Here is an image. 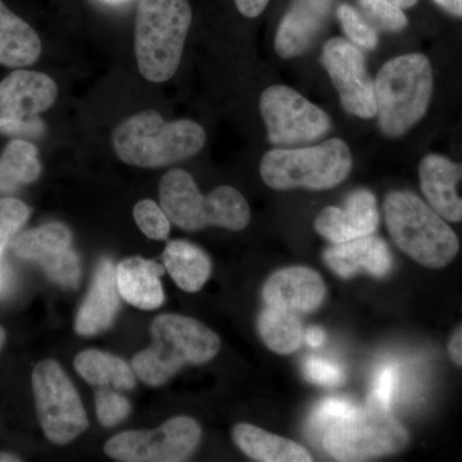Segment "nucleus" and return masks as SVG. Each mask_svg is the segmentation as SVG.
Returning a JSON list of instances; mask_svg holds the SVG:
<instances>
[{
    "label": "nucleus",
    "instance_id": "a19ab883",
    "mask_svg": "<svg viewBox=\"0 0 462 462\" xmlns=\"http://www.w3.org/2000/svg\"><path fill=\"white\" fill-rule=\"evenodd\" d=\"M305 340L310 346L318 348V346L324 345L327 336H325V331L321 328H310L305 333Z\"/></svg>",
    "mask_w": 462,
    "mask_h": 462
},
{
    "label": "nucleus",
    "instance_id": "c756f323",
    "mask_svg": "<svg viewBox=\"0 0 462 462\" xmlns=\"http://www.w3.org/2000/svg\"><path fill=\"white\" fill-rule=\"evenodd\" d=\"M135 223L139 229L149 239L165 240L170 234V223L162 207L151 199L139 200L133 211Z\"/></svg>",
    "mask_w": 462,
    "mask_h": 462
},
{
    "label": "nucleus",
    "instance_id": "6e6552de",
    "mask_svg": "<svg viewBox=\"0 0 462 462\" xmlns=\"http://www.w3.org/2000/svg\"><path fill=\"white\" fill-rule=\"evenodd\" d=\"M409 442V431L391 411L369 406L331 425L322 436L325 451L336 460L346 462L400 454Z\"/></svg>",
    "mask_w": 462,
    "mask_h": 462
},
{
    "label": "nucleus",
    "instance_id": "37998d69",
    "mask_svg": "<svg viewBox=\"0 0 462 462\" xmlns=\"http://www.w3.org/2000/svg\"><path fill=\"white\" fill-rule=\"evenodd\" d=\"M21 461L20 457L14 455L5 454V452H0V462H18Z\"/></svg>",
    "mask_w": 462,
    "mask_h": 462
},
{
    "label": "nucleus",
    "instance_id": "4468645a",
    "mask_svg": "<svg viewBox=\"0 0 462 462\" xmlns=\"http://www.w3.org/2000/svg\"><path fill=\"white\" fill-rule=\"evenodd\" d=\"M378 203L372 191L356 189L346 197L345 206L325 207L315 220L319 236L331 245L373 236L379 226Z\"/></svg>",
    "mask_w": 462,
    "mask_h": 462
},
{
    "label": "nucleus",
    "instance_id": "79ce46f5",
    "mask_svg": "<svg viewBox=\"0 0 462 462\" xmlns=\"http://www.w3.org/2000/svg\"><path fill=\"white\" fill-rule=\"evenodd\" d=\"M388 2L394 3V5L402 9H409L412 8L413 5H416V3H418L419 0H388Z\"/></svg>",
    "mask_w": 462,
    "mask_h": 462
},
{
    "label": "nucleus",
    "instance_id": "5701e85b",
    "mask_svg": "<svg viewBox=\"0 0 462 462\" xmlns=\"http://www.w3.org/2000/svg\"><path fill=\"white\" fill-rule=\"evenodd\" d=\"M163 263L176 284L188 293L200 291L212 272V263L206 252L185 240H175L167 245Z\"/></svg>",
    "mask_w": 462,
    "mask_h": 462
},
{
    "label": "nucleus",
    "instance_id": "bb28decb",
    "mask_svg": "<svg viewBox=\"0 0 462 462\" xmlns=\"http://www.w3.org/2000/svg\"><path fill=\"white\" fill-rule=\"evenodd\" d=\"M72 234L66 225L50 223L25 233L14 243V251L23 260L42 264L69 248Z\"/></svg>",
    "mask_w": 462,
    "mask_h": 462
},
{
    "label": "nucleus",
    "instance_id": "f257e3e1",
    "mask_svg": "<svg viewBox=\"0 0 462 462\" xmlns=\"http://www.w3.org/2000/svg\"><path fill=\"white\" fill-rule=\"evenodd\" d=\"M206 132L191 120L166 121L154 109L126 118L112 134L115 153L127 165L157 169L189 160L205 147Z\"/></svg>",
    "mask_w": 462,
    "mask_h": 462
},
{
    "label": "nucleus",
    "instance_id": "2f4dec72",
    "mask_svg": "<svg viewBox=\"0 0 462 462\" xmlns=\"http://www.w3.org/2000/svg\"><path fill=\"white\" fill-rule=\"evenodd\" d=\"M41 266L50 275L51 281L58 282L62 287H78L81 273L80 260L71 248L66 249L62 254L51 258Z\"/></svg>",
    "mask_w": 462,
    "mask_h": 462
},
{
    "label": "nucleus",
    "instance_id": "9d476101",
    "mask_svg": "<svg viewBox=\"0 0 462 462\" xmlns=\"http://www.w3.org/2000/svg\"><path fill=\"white\" fill-rule=\"evenodd\" d=\"M32 389L39 421L51 442L66 445L89 427L78 392L56 361L45 360L36 365Z\"/></svg>",
    "mask_w": 462,
    "mask_h": 462
},
{
    "label": "nucleus",
    "instance_id": "412c9836",
    "mask_svg": "<svg viewBox=\"0 0 462 462\" xmlns=\"http://www.w3.org/2000/svg\"><path fill=\"white\" fill-rule=\"evenodd\" d=\"M41 54L38 32L0 0V65L21 69L33 65Z\"/></svg>",
    "mask_w": 462,
    "mask_h": 462
},
{
    "label": "nucleus",
    "instance_id": "a18cd8bd",
    "mask_svg": "<svg viewBox=\"0 0 462 462\" xmlns=\"http://www.w3.org/2000/svg\"><path fill=\"white\" fill-rule=\"evenodd\" d=\"M5 331L3 329L2 327H0V346H3V343H5Z\"/></svg>",
    "mask_w": 462,
    "mask_h": 462
},
{
    "label": "nucleus",
    "instance_id": "473e14b6",
    "mask_svg": "<svg viewBox=\"0 0 462 462\" xmlns=\"http://www.w3.org/2000/svg\"><path fill=\"white\" fill-rule=\"evenodd\" d=\"M360 411L355 403L346 398H327L318 404L311 418V428L319 433L325 430L331 425L336 424L343 419L349 418L355 415L356 412Z\"/></svg>",
    "mask_w": 462,
    "mask_h": 462
},
{
    "label": "nucleus",
    "instance_id": "393cba45",
    "mask_svg": "<svg viewBox=\"0 0 462 462\" xmlns=\"http://www.w3.org/2000/svg\"><path fill=\"white\" fill-rule=\"evenodd\" d=\"M258 333L267 348L278 355H291L305 340L300 315L266 306L258 316Z\"/></svg>",
    "mask_w": 462,
    "mask_h": 462
},
{
    "label": "nucleus",
    "instance_id": "c85d7f7f",
    "mask_svg": "<svg viewBox=\"0 0 462 462\" xmlns=\"http://www.w3.org/2000/svg\"><path fill=\"white\" fill-rule=\"evenodd\" d=\"M364 16L375 29L401 32L409 25L403 9L388 0H357Z\"/></svg>",
    "mask_w": 462,
    "mask_h": 462
},
{
    "label": "nucleus",
    "instance_id": "cd10ccee",
    "mask_svg": "<svg viewBox=\"0 0 462 462\" xmlns=\"http://www.w3.org/2000/svg\"><path fill=\"white\" fill-rule=\"evenodd\" d=\"M337 16L343 32L352 44L366 51H375L378 48V32L357 9L349 5H340Z\"/></svg>",
    "mask_w": 462,
    "mask_h": 462
},
{
    "label": "nucleus",
    "instance_id": "a211bd4d",
    "mask_svg": "<svg viewBox=\"0 0 462 462\" xmlns=\"http://www.w3.org/2000/svg\"><path fill=\"white\" fill-rule=\"evenodd\" d=\"M322 258L331 272L342 279L354 278L358 273L384 278L392 270L387 242L373 236L333 245L325 249Z\"/></svg>",
    "mask_w": 462,
    "mask_h": 462
},
{
    "label": "nucleus",
    "instance_id": "9b49d317",
    "mask_svg": "<svg viewBox=\"0 0 462 462\" xmlns=\"http://www.w3.org/2000/svg\"><path fill=\"white\" fill-rule=\"evenodd\" d=\"M56 81L42 72L17 69L0 81V134L38 138L44 132L39 115L54 105Z\"/></svg>",
    "mask_w": 462,
    "mask_h": 462
},
{
    "label": "nucleus",
    "instance_id": "1a4fd4ad",
    "mask_svg": "<svg viewBox=\"0 0 462 462\" xmlns=\"http://www.w3.org/2000/svg\"><path fill=\"white\" fill-rule=\"evenodd\" d=\"M260 112L267 139L287 148L320 141L331 132V118L324 109L285 85H272L260 97Z\"/></svg>",
    "mask_w": 462,
    "mask_h": 462
},
{
    "label": "nucleus",
    "instance_id": "f704fd0d",
    "mask_svg": "<svg viewBox=\"0 0 462 462\" xmlns=\"http://www.w3.org/2000/svg\"><path fill=\"white\" fill-rule=\"evenodd\" d=\"M397 382L396 367L392 365L383 367L374 382L372 392L367 398V406L382 411H391L392 398H393Z\"/></svg>",
    "mask_w": 462,
    "mask_h": 462
},
{
    "label": "nucleus",
    "instance_id": "6ab92c4d",
    "mask_svg": "<svg viewBox=\"0 0 462 462\" xmlns=\"http://www.w3.org/2000/svg\"><path fill=\"white\" fill-rule=\"evenodd\" d=\"M120 291L116 269L109 260H103L97 270L93 287L76 316L75 329L81 336H94L107 329L120 306Z\"/></svg>",
    "mask_w": 462,
    "mask_h": 462
},
{
    "label": "nucleus",
    "instance_id": "f3484780",
    "mask_svg": "<svg viewBox=\"0 0 462 462\" xmlns=\"http://www.w3.org/2000/svg\"><path fill=\"white\" fill-rule=\"evenodd\" d=\"M419 180L428 203L451 223H462V162L442 154L431 153L422 158Z\"/></svg>",
    "mask_w": 462,
    "mask_h": 462
},
{
    "label": "nucleus",
    "instance_id": "39448f33",
    "mask_svg": "<svg viewBox=\"0 0 462 462\" xmlns=\"http://www.w3.org/2000/svg\"><path fill=\"white\" fill-rule=\"evenodd\" d=\"M193 12L188 0H139L135 56L151 83H165L178 72Z\"/></svg>",
    "mask_w": 462,
    "mask_h": 462
},
{
    "label": "nucleus",
    "instance_id": "a878e982",
    "mask_svg": "<svg viewBox=\"0 0 462 462\" xmlns=\"http://www.w3.org/2000/svg\"><path fill=\"white\" fill-rule=\"evenodd\" d=\"M38 149L23 139L9 142L0 156V193H11L21 184H30L41 176Z\"/></svg>",
    "mask_w": 462,
    "mask_h": 462
},
{
    "label": "nucleus",
    "instance_id": "7c9ffc66",
    "mask_svg": "<svg viewBox=\"0 0 462 462\" xmlns=\"http://www.w3.org/2000/svg\"><path fill=\"white\" fill-rule=\"evenodd\" d=\"M32 209L14 199H0V257L11 239L25 225Z\"/></svg>",
    "mask_w": 462,
    "mask_h": 462
},
{
    "label": "nucleus",
    "instance_id": "4c0bfd02",
    "mask_svg": "<svg viewBox=\"0 0 462 462\" xmlns=\"http://www.w3.org/2000/svg\"><path fill=\"white\" fill-rule=\"evenodd\" d=\"M448 354L452 363L462 367V327L455 331L448 342Z\"/></svg>",
    "mask_w": 462,
    "mask_h": 462
},
{
    "label": "nucleus",
    "instance_id": "423d86ee",
    "mask_svg": "<svg viewBox=\"0 0 462 462\" xmlns=\"http://www.w3.org/2000/svg\"><path fill=\"white\" fill-rule=\"evenodd\" d=\"M161 207L171 223L187 231L218 226L240 231L251 221L247 199L233 187H218L203 196L189 172L170 170L160 184Z\"/></svg>",
    "mask_w": 462,
    "mask_h": 462
},
{
    "label": "nucleus",
    "instance_id": "2eb2a0df",
    "mask_svg": "<svg viewBox=\"0 0 462 462\" xmlns=\"http://www.w3.org/2000/svg\"><path fill=\"white\" fill-rule=\"evenodd\" d=\"M263 297L266 306L298 315L310 314L324 302L327 285L320 273L310 267H285L270 275L264 282Z\"/></svg>",
    "mask_w": 462,
    "mask_h": 462
},
{
    "label": "nucleus",
    "instance_id": "72a5a7b5",
    "mask_svg": "<svg viewBox=\"0 0 462 462\" xmlns=\"http://www.w3.org/2000/svg\"><path fill=\"white\" fill-rule=\"evenodd\" d=\"M96 409L98 420L105 427H114L132 411L129 401L109 388H103L97 393Z\"/></svg>",
    "mask_w": 462,
    "mask_h": 462
},
{
    "label": "nucleus",
    "instance_id": "c9c22d12",
    "mask_svg": "<svg viewBox=\"0 0 462 462\" xmlns=\"http://www.w3.org/2000/svg\"><path fill=\"white\" fill-rule=\"evenodd\" d=\"M306 379L321 387H338L346 380L345 372L338 364L320 357H311L303 366Z\"/></svg>",
    "mask_w": 462,
    "mask_h": 462
},
{
    "label": "nucleus",
    "instance_id": "e433bc0d",
    "mask_svg": "<svg viewBox=\"0 0 462 462\" xmlns=\"http://www.w3.org/2000/svg\"><path fill=\"white\" fill-rule=\"evenodd\" d=\"M243 16L256 18L266 9L270 0H234Z\"/></svg>",
    "mask_w": 462,
    "mask_h": 462
},
{
    "label": "nucleus",
    "instance_id": "7ed1b4c3",
    "mask_svg": "<svg viewBox=\"0 0 462 462\" xmlns=\"http://www.w3.org/2000/svg\"><path fill=\"white\" fill-rule=\"evenodd\" d=\"M383 208L389 236L416 263L443 269L457 256V236L430 203L410 191H391Z\"/></svg>",
    "mask_w": 462,
    "mask_h": 462
},
{
    "label": "nucleus",
    "instance_id": "4be33fe9",
    "mask_svg": "<svg viewBox=\"0 0 462 462\" xmlns=\"http://www.w3.org/2000/svg\"><path fill=\"white\" fill-rule=\"evenodd\" d=\"M236 445L249 457L260 462H311V454L300 443L275 436L251 424L234 427Z\"/></svg>",
    "mask_w": 462,
    "mask_h": 462
},
{
    "label": "nucleus",
    "instance_id": "dca6fc26",
    "mask_svg": "<svg viewBox=\"0 0 462 462\" xmlns=\"http://www.w3.org/2000/svg\"><path fill=\"white\" fill-rule=\"evenodd\" d=\"M334 0H291L275 33L276 54L293 60L306 53L327 25Z\"/></svg>",
    "mask_w": 462,
    "mask_h": 462
},
{
    "label": "nucleus",
    "instance_id": "c03bdc74",
    "mask_svg": "<svg viewBox=\"0 0 462 462\" xmlns=\"http://www.w3.org/2000/svg\"><path fill=\"white\" fill-rule=\"evenodd\" d=\"M100 2L106 3V5H123L129 3L130 0H100Z\"/></svg>",
    "mask_w": 462,
    "mask_h": 462
},
{
    "label": "nucleus",
    "instance_id": "f8f14e48",
    "mask_svg": "<svg viewBox=\"0 0 462 462\" xmlns=\"http://www.w3.org/2000/svg\"><path fill=\"white\" fill-rule=\"evenodd\" d=\"M200 436L199 422L179 416L154 430L118 434L106 443L105 452L124 462H180L193 454Z\"/></svg>",
    "mask_w": 462,
    "mask_h": 462
},
{
    "label": "nucleus",
    "instance_id": "b1692460",
    "mask_svg": "<svg viewBox=\"0 0 462 462\" xmlns=\"http://www.w3.org/2000/svg\"><path fill=\"white\" fill-rule=\"evenodd\" d=\"M75 369L81 378L98 387L125 391H132L135 387L132 367L123 358L98 349H88L76 356Z\"/></svg>",
    "mask_w": 462,
    "mask_h": 462
},
{
    "label": "nucleus",
    "instance_id": "58836bf2",
    "mask_svg": "<svg viewBox=\"0 0 462 462\" xmlns=\"http://www.w3.org/2000/svg\"><path fill=\"white\" fill-rule=\"evenodd\" d=\"M14 285V273L5 261L0 260V300L7 296Z\"/></svg>",
    "mask_w": 462,
    "mask_h": 462
},
{
    "label": "nucleus",
    "instance_id": "ddd939ff",
    "mask_svg": "<svg viewBox=\"0 0 462 462\" xmlns=\"http://www.w3.org/2000/svg\"><path fill=\"white\" fill-rule=\"evenodd\" d=\"M321 65L346 114L364 120L376 117L375 80L360 48L343 38L330 39L322 48Z\"/></svg>",
    "mask_w": 462,
    "mask_h": 462
},
{
    "label": "nucleus",
    "instance_id": "f03ea898",
    "mask_svg": "<svg viewBox=\"0 0 462 462\" xmlns=\"http://www.w3.org/2000/svg\"><path fill=\"white\" fill-rule=\"evenodd\" d=\"M433 91V66L424 54H402L385 62L375 79L380 132L388 138L409 133L427 115Z\"/></svg>",
    "mask_w": 462,
    "mask_h": 462
},
{
    "label": "nucleus",
    "instance_id": "0eeeda50",
    "mask_svg": "<svg viewBox=\"0 0 462 462\" xmlns=\"http://www.w3.org/2000/svg\"><path fill=\"white\" fill-rule=\"evenodd\" d=\"M351 170V149L338 138L312 147L273 148L260 163L261 178L275 190L333 189L348 178Z\"/></svg>",
    "mask_w": 462,
    "mask_h": 462
},
{
    "label": "nucleus",
    "instance_id": "ea45409f",
    "mask_svg": "<svg viewBox=\"0 0 462 462\" xmlns=\"http://www.w3.org/2000/svg\"><path fill=\"white\" fill-rule=\"evenodd\" d=\"M438 7L442 8L451 16L462 18V0H433Z\"/></svg>",
    "mask_w": 462,
    "mask_h": 462
},
{
    "label": "nucleus",
    "instance_id": "20e7f679",
    "mask_svg": "<svg viewBox=\"0 0 462 462\" xmlns=\"http://www.w3.org/2000/svg\"><path fill=\"white\" fill-rule=\"evenodd\" d=\"M151 331L153 343L134 357L133 369L153 387L165 384L187 365L208 363L220 351L217 334L185 316H158Z\"/></svg>",
    "mask_w": 462,
    "mask_h": 462
},
{
    "label": "nucleus",
    "instance_id": "aec40b11",
    "mask_svg": "<svg viewBox=\"0 0 462 462\" xmlns=\"http://www.w3.org/2000/svg\"><path fill=\"white\" fill-rule=\"evenodd\" d=\"M165 269L154 261L132 257L116 269L118 291L130 305L141 310H156L165 300L160 278Z\"/></svg>",
    "mask_w": 462,
    "mask_h": 462
}]
</instances>
